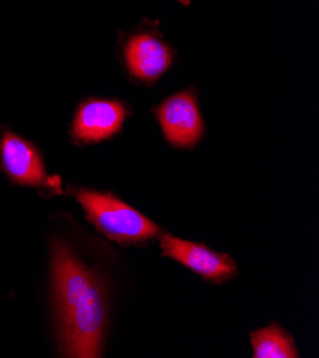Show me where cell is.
<instances>
[{
    "label": "cell",
    "instance_id": "52a82bcc",
    "mask_svg": "<svg viewBox=\"0 0 319 358\" xmlns=\"http://www.w3.org/2000/svg\"><path fill=\"white\" fill-rule=\"evenodd\" d=\"M125 59L130 73L144 82L159 79L172 63V52L156 36L135 34L125 48Z\"/></svg>",
    "mask_w": 319,
    "mask_h": 358
},
{
    "label": "cell",
    "instance_id": "7a4b0ae2",
    "mask_svg": "<svg viewBox=\"0 0 319 358\" xmlns=\"http://www.w3.org/2000/svg\"><path fill=\"white\" fill-rule=\"evenodd\" d=\"M76 199L88 213V219L108 237L122 244L147 241L159 233V227L144 214L109 193L79 190Z\"/></svg>",
    "mask_w": 319,
    "mask_h": 358
},
{
    "label": "cell",
    "instance_id": "5b68a950",
    "mask_svg": "<svg viewBox=\"0 0 319 358\" xmlns=\"http://www.w3.org/2000/svg\"><path fill=\"white\" fill-rule=\"evenodd\" d=\"M126 117V107L118 100L89 99L78 107L72 137L81 143H96L116 134Z\"/></svg>",
    "mask_w": 319,
    "mask_h": 358
},
{
    "label": "cell",
    "instance_id": "ba28073f",
    "mask_svg": "<svg viewBox=\"0 0 319 358\" xmlns=\"http://www.w3.org/2000/svg\"><path fill=\"white\" fill-rule=\"evenodd\" d=\"M255 358H297L298 351L288 331L278 324L261 329L251 336Z\"/></svg>",
    "mask_w": 319,
    "mask_h": 358
},
{
    "label": "cell",
    "instance_id": "8992f818",
    "mask_svg": "<svg viewBox=\"0 0 319 358\" xmlns=\"http://www.w3.org/2000/svg\"><path fill=\"white\" fill-rule=\"evenodd\" d=\"M0 159L4 170L19 185L36 186L45 180V166L39 150L13 131L5 130L0 138Z\"/></svg>",
    "mask_w": 319,
    "mask_h": 358
},
{
    "label": "cell",
    "instance_id": "9c48e42d",
    "mask_svg": "<svg viewBox=\"0 0 319 358\" xmlns=\"http://www.w3.org/2000/svg\"><path fill=\"white\" fill-rule=\"evenodd\" d=\"M182 2H184V3H188V0H182Z\"/></svg>",
    "mask_w": 319,
    "mask_h": 358
},
{
    "label": "cell",
    "instance_id": "6da1fadb",
    "mask_svg": "<svg viewBox=\"0 0 319 358\" xmlns=\"http://www.w3.org/2000/svg\"><path fill=\"white\" fill-rule=\"evenodd\" d=\"M53 287L63 354L100 357L106 326L103 285L62 240L53 244Z\"/></svg>",
    "mask_w": 319,
    "mask_h": 358
},
{
    "label": "cell",
    "instance_id": "277c9868",
    "mask_svg": "<svg viewBox=\"0 0 319 358\" xmlns=\"http://www.w3.org/2000/svg\"><path fill=\"white\" fill-rule=\"evenodd\" d=\"M161 247L165 256L181 262L206 280L221 282L236 273V264L228 255L214 252L205 244L165 234L161 238Z\"/></svg>",
    "mask_w": 319,
    "mask_h": 358
},
{
    "label": "cell",
    "instance_id": "3957f363",
    "mask_svg": "<svg viewBox=\"0 0 319 358\" xmlns=\"http://www.w3.org/2000/svg\"><path fill=\"white\" fill-rule=\"evenodd\" d=\"M158 119L166 138L178 148H192L203 133V122L192 92H179L158 109Z\"/></svg>",
    "mask_w": 319,
    "mask_h": 358
}]
</instances>
